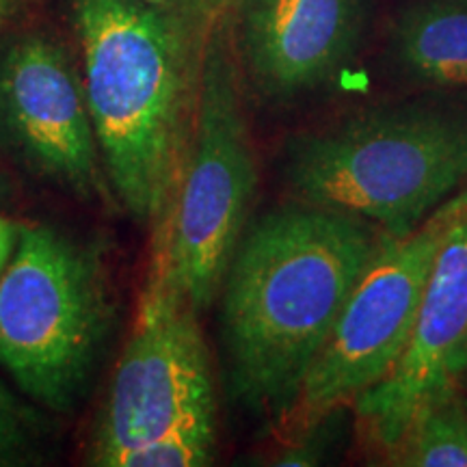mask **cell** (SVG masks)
Returning a JSON list of instances; mask_svg holds the SVG:
<instances>
[{
    "label": "cell",
    "instance_id": "obj_2",
    "mask_svg": "<svg viewBox=\"0 0 467 467\" xmlns=\"http://www.w3.org/2000/svg\"><path fill=\"white\" fill-rule=\"evenodd\" d=\"M85 96L104 171L130 217L159 225L171 210L195 132L189 28L141 0H72Z\"/></svg>",
    "mask_w": 467,
    "mask_h": 467
},
{
    "label": "cell",
    "instance_id": "obj_12",
    "mask_svg": "<svg viewBox=\"0 0 467 467\" xmlns=\"http://www.w3.org/2000/svg\"><path fill=\"white\" fill-rule=\"evenodd\" d=\"M388 459L400 467H467V405L457 389L429 402Z\"/></svg>",
    "mask_w": 467,
    "mask_h": 467
},
{
    "label": "cell",
    "instance_id": "obj_14",
    "mask_svg": "<svg viewBox=\"0 0 467 467\" xmlns=\"http://www.w3.org/2000/svg\"><path fill=\"white\" fill-rule=\"evenodd\" d=\"M37 446L33 411L0 379V467L31 463Z\"/></svg>",
    "mask_w": 467,
    "mask_h": 467
},
{
    "label": "cell",
    "instance_id": "obj_3",
    "mask_svg": "<svg viewBox=\"0 0 467 467\" xmlns=\"http://www.w3.org/2000/svg\"><path fill=\"white\" fill-rule=\"evenodd\" d=\"M467 178V113L399 104L295 137L285 184L306 206L334 210L388 234L422 223Z\"/></svg>",
    "mask_w": 467,
    "mask_h": 467
},
{
    "label": "cell",
    "instance_id": "obj_8",
    "mask_svg": "<svg viewBox=\"0 0 467 467\" xmlns=\"http://www.w3.org/2000/svg\"><path fill=\"white\" fill-rule=\"evenodd\" d=\"M467 334V189L454 197V214L420 301L411 336L389 375L355 399L368 443L392 451L422 409L457 388L459 350Z\"/></svg>",
    "mask_w": 467,
    "mask_h": 467
},
{
    "label": "cell",
    "instance_id": "obj_7",
    "mask_svg": "<svg viewBox=\"0 0 467 467\" xmlns=\"http://www.w3.org/2000/svg\"><path fill=\"white\" fill-rule=\"evenodd\" d=\"M200 413H217L208 348L197 307L175 284L165 247L154 238L130 340L96 424L91 463L109 467L117 454Z\"/></svg>",
    "mask_w": 467,
    "mask_h": 467
},
{
    "label": "cell",
    "instance_id": "obj_18",
    "mask_svg": "<svg viewBox=\"0 0 467 467\" xmlns=\"http://www.w3.org/2000/svg\"><path fill=\"white\" fill-rule=\"evenodd\" d=\"M11 7H14V0H0V22H3L5 17H7Z\"/></svg>",
    "mask_w": 467,
    "mask_h": 467
},
{
    "label": "cell",
    "instance_id": "obj_16",
    "mask_svg": "<svg viewBox=\"0 0 467 467\" xmlns=\"http://www.w3.org/2000/svg\"><path fill=\"white\" fill-rule=\"evenodd\" d=\"M141 3L151 5V7H159L162 11H169V14L180 16L184 20V14L191 9V5L197 3V0H141Z\"/></svg>",
    "mask_w": 467,
    "mask_h": 467
},
{
    "label": "cell",
    "instance_id": "obj_1",
    "mask_svg": "<svg viewBox=\"0 0 467 467\" xmlns=\"http://www.w3.org/2000/svg\"><path fill=\"white\" fill-rule=\"evenodd\" d=\"M381 236L366 221L299 202L271 210L244 234L221 312L232 392L244 407L290 418Z\"/></svg>",
    "mask_w": 467,
    "mask_h": 467
},
{
    "label": "cell",
    "instance_id": "obj_4",
    "mask_svg": "<svg viewBox=\"0 0 467 467\" xmlns=\"http://www.w3.org/2000/svg\"><path fill=\"white\" fill-rule=\"evenodd\" d=\"M113 323L100 254L50 225L17 227L0 275V368L26 396L69 411Z\"/></svg>",
    "mask_w": 467,
    "mask_h": 467
},
{
    "label": "cell",
    "instance_id": "obj_5",
    "mask_svg": "<svg viewBox=\"0 0 467 467\" xmlns=\"http://www.w3.org/2000/svg\"><path fill=\"white\" fill-rule=\"evenodd\" d=\"M258 171L236 67L219 31L197 87L195 132L178 195L154 227L169 273L197 312L214 301L241 244Z\"/></svg>",
    "mask_w": 467,
    "mask_h": 467
},
{
    "label": "cell",
    "instance_id": "obj_9",
    "mask_svg": "<svg viewBox=\"0 0 467 467\" xmlns=\"http://www.w3.org/2000/svg\"><path fill=\"white\" fill-rule=\"evenodd\" d=\"M0 121L39 173L83 197L104 189L85 85L55 42L31 35L5 52Z\"/></svg>",
    "mask_w": 467,
    "mask_h": 467
},
{
    "label": "cell",
    "instance_id": "obj_10",
    "mask_svg": "<svg viewBox=\"0 0 467 467\" xmlns=\"http://www.w3.org/2000/svg\"><path fill=\"white\" fill-rule=\"evenodd\" d=\"M366 0H241L244 61L268 96L312 91L359 48Z\"/></svg>",
    "mask_w": 467,
    "mask_h": 467
},
{
    "label": "cell",
    "instance_id": "obj_6",
    "mask_svg": "<svg viewBox=\"0 0 467 467\" xmlns=\"http://www.w3.org/2000/svg\"><path fill=\"white\" fill-rule=\"evenodd\" d=\"M452 214L454 197L411 232L383 234L309 366L288 420L307 429L389 375L411 336Z\"/></svg>",
    "mask_w": 467,
    "mask_h": 467
},
{
    "label": "cell",
    "instance_id": "obj_13",
    "mask_svg": "<svg viewBox=\"0 0 467 467\" xmlns=\"http://www.w3.org/2000/svg\"><path fill=\"white\" fill-rule=\"evenodd\" d=\"M214 446V413H200L156 440L117 454L109 467H203L213 463Z\"/></svg>",
    "mask_w": 467,
    "mask_h": 467
},
{
    "label": "cell",
    "instance_id": "obj_15",
    "mask_svg": "<svg viewBox=\"0 0 467 467\" xmlns=\"http://www.w3.org/2000/svg\"><path fill=\"white\" fill-rule=\"evenodd\" d=\"M16 241H17V227L14 223H9L5 217H0V275H3L5 268L9 265L11 255H14Z\"/></svg>",
    "mask_w": 467,
    "mask_h": 467
},
{
    "label": "cell",
    "instance_id": "obj_11",
    "mask_svg": "<svg viewBox=\"0 0 467 467\" xmlns=\"http://www.w3.org/2000/svg\"><path fill=\"white\" fill-rule=\"evenodd\" d=\"M392 52L416 83L467 89V0H413L392 26Z\"/></svg>",
    "mask_w": 467,
    "mask_h": 467
},
{
    "label": "cell",
    "instance_id": "obj_17",
    "mask_svg": "<svg viewBox=\"0 0 467 467\" xmlns=\"http://www.w3.org/2000/svg\"><path fill=\"white\" fill-rule=\"evenodd\" d=\"M454 375H457V383L461 379L467 377V334L463 340V347L459 350V358H457V366H454Z\"/></svg>",
    "mask_w": 467,
    "mask_h": 467
}]
</instances>
